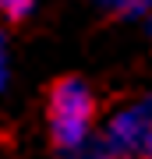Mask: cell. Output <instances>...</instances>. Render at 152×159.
<instances>
[{
    "instance_id": "cell-1",
    "label": "cell",
    "mask_w": 152,
    "mask_h": 159,
    "mask_svg": "<svg viewBox=\"0 0 152 159\" xmlns=\"http://www.w3.org/2000/svg\"><path fill=\"white\" fill-rule=\"evenodd\" d=\"M50 138L57 152H71L81 142L92 138V120H96V96L81 78H60L50 89Z\"/></svg>"
},
{
    "instance_id": "cell-2",
    "label": "cell",
    "mask_w": 152,
    "mask_h": 159,
    "mask_svg": "<svg viewBox=\"0 0 152 159\" xmlns=\"http://www.w3.org/2000/svg\"><path fill=\"white\" fill-rule=\"evenodd\" d=\"M149 134H152V110L145 102H135V106L117 110L106 120L103 142L113 152V159H138V156H145Z\"/></svg>"
},
{
    "instance_id": "cell-3",
    "label": "cell",
    "mask_w": 152,
    "mask_h": 159,
    "mask_svg": "<svg viewBox=\"0 0 152 159\" xmlns=\"http://www.w3.org/2000/svg\"><path fill=\"white\" fill-rule=\"evenodd\" d=\"M92 4L117 18H149L152 14V0H92Z\"/></svg>"
},
{
    "instance_id": "cell-4",
    "label": "cell",
    "mask_w": 152,
    "mask_h": 159,
    "mask_svg": "<svg viewBox=\"0 0 152 159\" xmlns=\"http://www.w3.org/2000/svg\"><path fill=\"white\" fill-rule=\"evenodd\" d=\"M64 159H113V152L106 148L103 138H89V142H81L78 148L64 152Z\"/></svg>"
},
{
    "instance_id": "cell-5",
    "label": "cell",
    "mask_w": 152,
    "mask_h": 159,
    "mask_svg": "<svg viewBox=\"0 0 152 159\" xmlns=\"http://www.w3.org/2000/svg\"><path fill=\"white\" fill-rule=\"evenodd\" d=\"M35 4H39V0H4V14L11 18V21H25V18L35 11Z\"/></svg>"
},
{
    "instance_id": "cell-6",
    "label": "cell",
    "mask_w": 152,
    "mask_h": 159,
    "mask_svg": "<svg viewBox=\"0 0 152 159\" xmlns=\"http://www.w3.org/2000/svg\"><path fill=\"white\" fill-rule=\"evenodd\" d=\"M11 81V50H7V35L0 32V92Z\"/></svg>"
},
{
    "instance_id": "cell-7",
    "label": "cell",
    "mask_w": 152,
    "mask_h": 159,
    "mask_svg": "<svg viewBox=\"0 0 152 159\" xmlns=\"http://www.w3.org/2000/svg\"><path fill=\"white\" fill-rule=\"evenodd\" d=\"M145 156L152 159V134H149V145H145Z\"/></svg>"
},
{
    "instance_id": "cell-8",
    "label": "cell",
    "mask_w": 152,
    "mask_h": 159,
    "mask_svg": "<svg viewBox=\"0 0 152 159\" xmlns=\"http://www.w3.org/2000/svg\"><path fill=\"white\" fill-rule=\"evenodd\" d=\"M145 106H149V110H152V92H149V99H145Z\"/></svg>"
},
{
    "instance_id": "cell-9",
    "label": "cell",
    "mask_w": 152,
    "mask_h": 159,
    "mask_svg": "<svg viewBox=\"0 0 152 159\" xmlns=\"http://www.w3.org/2000/svg\"><path fill=\"white\" fill-rule=\"evenodd\" d=\"M145 21H149V35H152V14H149V18H145Z\"/></svg>"
},
{
    "instance_id": "cell-10",
    "label": "cell",
    "mask_w": 152,
    "mask_h": 159,
    "mask_svg": "<svg viewBox=\"0 0 152 159\" xmlns=\"http://www.w3.org/2000/svg\"><path fill=\"white\" fill-rule=\"evenodd\" d=\"M0 11H4V0H0Z\"/></svg>"
},
{
    "instance_id": "cell-11",
    "label": "cell",
    "mask_w": 152,
    "mask_h": 159,
    "mask_svg": "<svg viewBox=\"0 0 152 159\" xmlns=\"http://www.w3.org/2000/svg\"><path fill=\"white\" fill-rule=\"evenodd\" d=\"M138 159H149V156H138Z\"/></svg>"
}]
</instances>
